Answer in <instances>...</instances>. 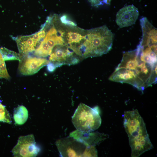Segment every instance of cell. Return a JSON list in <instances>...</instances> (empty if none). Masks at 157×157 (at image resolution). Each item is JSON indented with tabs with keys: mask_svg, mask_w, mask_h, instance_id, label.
<instances>
[{
	"mask_svg": "<svg viewBox=\"0 0 157 157\" xmlns=\"http://www.w3.org/2000/svg\"><path fill=\"white\" fill-rule=\"evenodd\" d=\"M109 80L130 84L142 92L156 83L157 64L143 60L136 49L126 51Z\"/></svg>",
	"mask_w": 157,
	"mask_h": 157,
	"instance_id": "obj_1",
	"label": "cell"
},
{
	"mask_svg": "<svg viewBox=\"0 0 157 157\" xmlns=\"http://www.w3.org/2000/svg\"><path fill=\"white\" fill-rule=\"evenodd\" d=\"M114 37L113 33L106 25L87 29L82 48L83 59L108 53L112 48Z\"/></svg>",
	"mask_w": 157,
	"mask_h": 157,
	"instance_id": "obj_2",
	"label": "cell"
},
{
	"mask_svg": "<svg viewBox=\"0 0 157 157\" xmlns=\"http://www.w3.org/2000/svg\"><path fill=\"white\" fill-rule=\"evenodd\" d=\"M98 106L93 108L81 103L72 117V122L77 130L83 132H91L100 126L101 119Z\"/></svg>",
	"mask_w": 157,
	"mask_h": 157,
	"instance_id": "obj_3",
	"label": "cell"
},
{
	"mask_svg": "<svg viewBox=\"0 0 157 157\" xmlns=\"http://www.w3.org/2000/svg\"><path fill=\"white\" fill-rule=\"evenodd\" d=\"M56 145L61 156L97 157V150L94 146H88L73 137L58 140Z\"/></svg>",
	"mask_w": 157,
	"mask_h": 157,
	"instance_id": "obj_4",
	"label": "cell"
},
{
	"mask_svg": "<svg viewBox=\"0 0 157 157\" xmlns=\"http://www.w3.org/2000/svg\"><path fill=\"white\" fill-rule=\"evenodd\" d=\"M81 60L79 57L64 44L56 45L53 48L49 60L56 68L63 65H75Z\"/></svg>",
	"mask_w": 157,
	"mask_h": 157,
	"instance_id": "obj_5",
	"label": "cell"
},
{
	"mask_svg": "<svg viewBox=\"0 0 157 157\" xmlns=\"http://www.w3.org/2000/svg\"><path fill=\"white\" fill-rule=\"evenodd\" d=\"M40 149L36 144L33 134L19 137L12 152L14 157H35Z\"/></svg>",
	"mask_w": 157,
	"mask_h": 157,
	"instance_id": "obj_6",
	"label": "cell"
},
{
	"mask_svg": "<svg viewBox=\"0 0 157 157\" xmlns=\"http://www.w3.org/2000/svg\"><path fill=\"white\" fill-rule=\"evenodd\" d=\"M123 118L124 126L129 137L147 132L144 121L137 110L125 111Z\"/></svg>",
	"mask_w": 157,
	"mask_h": 157,
	"instance_id": "obj_7",
	"label": "cell"
},
{
	"mask_svg": "<svg viewBox=\"0 0 157 157\" xmlns=\"http://www.w3.org/2000/svg\"><path fill=\"white\" fill-rule=\"evenodd\" d=\"M19 61L18 70L21 74L25 76L37 73L49 62L48 60L45 58L25 56L21 57Z\"/></svg>",
	"mask_w": 157,
	"mask_h": 157,
	"instance_id": "obj_8",
	"label": "cell"
},
{
	"mask_svg": "<svg viewBox=\"0 0 157 157\" xmlns=\"http://www.w3.org/2000/svg\"><path fill=\"white\" fill-rule=\"evenodd\" d=\"M44 39L42 33L39 31L35 34L28 36H22L15 38L20 57L34 51Z\"/></svg>",
	"mask_w": 157,
	"mask_h": 157,
	"instance_id": "obj_9",
	"label": "cell"
},
{
	"mask_svg": "<svg viewBox=\"0 0 157 157\" xmlns=\"http://www.w3.org/2000/svg\"><path fill=\"white\" fill-rule=\"evenodd\" d=\"M129 138L131 149V157H138L143 153L153 148L147 132L130 137Z\"/></svg>",
	"mask_w": 157,
	"mask_h": 157,
	"instance_id": "obj_10",
	"label": "cell"
},
{
	"mask_svg": "<svg viewBox=\"0 0 157 157\" xmlns=\"http://www.w3.org/2000/svg\"><path fill=\"white\" fill-rule=\"evenodd\" d=\"M139 15L138 9L134 6H126L117 12L116 22L120 28L128 27L135 23Z\"/></svg>",
	"mask_w": 157,
	"mask_h": 157,
	"instance_id": "obj_11",
	"label": "cell"
},
{
	"mask_svg": "<svg viewBox=\"0 0 157 157\" xmlns=\"http://www.w3.org/2000/svg\"><path fill=\"white\" fill-rule=\"evenodd\" d=\"M70 136L87 146H94L108 137L107 135L98 132H83L77 130L71 133Z\"/></svg>",
	"mask_w": 157,
	"mask_h": 157,
	"instance_id": "obj_12",
	"label": "cell"
},
{
	"mask_svg": "<svg viewBox=\"0 0 157 157\" xmlns=\"http://www.w3.org/2000/svg\"><path fill=\"white\" fill-rule=\"evenodd\" d=\"M28 116L27 108L23 105L19 106L14 110L13 118L15 124L22 125L27 121Z\"/></svg>",
	"mask_w": 157,
	"mask_h": 157,
	"instance_id": "obj_13",
	"label": "cell"
},
{
	"mask_svg": "<svg viewBox=\"0 0 157 157\" xmlns=\"http://www.w3.org/2000/svg\"><path fill=\"white\" fill-rule=\"evenodd\" d=\"M34 55L37 57H45L50 55L52 49L43 40L34 51Z\"/></svg>",
	"mask_w": 157,
	"mask_h": 157,
	"instance_id": "obj_14",
	"label": "cell"
},
{
	"mask_svg": "<svg viewBox=\"0 0 157 157\" xmlns=\"http://www.w3.org/2000/svg\"><path fill=\"white\" fill-rule=\"evenodd\" d=\"M0 51L4 60H18L19 61V54L5 47L0 48Z\"/></svg>",
	"mask_w": 157,
	"mask_h": 157,
	"instance_id": "obj_15",
	"label": "cell"
},
{
	"mask_svg": "<svg viewBox=\"0 0 157 157\" xmlns=\"http://www.w3.org/2000/svg\"><path fill=\"white\" fill-rule=\"evenodd\" d=\"M0 122L10 124L12 120L10 114L4 105L0 102Z\"/></svg>",
	"mask_w": 157,
	"mask_h": 157,
	"instance_id": "obj_16",
	"label": "cell"
},
{
	"mask_svg": "<svg viewBox=\"0 0 157 157\" xmlns=\"http://www.w3.org/2000/svg\"><path fill=\"white\" fill-rule=\"evenodd\" d=\"M0 78L9 80L10 77L7 70L6 65L0 52Z\"/></svg>",
	"mask_w": 157,
	"mask_h": 157,
	"instance_id": "obj_17",
	"label": "cell"
},
{
	"mask_svg": "<svg viewBox=\"0 0 157 157\" xmlns=\"http://www.w3.org/2000/svg\"><path fill=\"white\" fill-rule=\"evenodd\" d=\"M47 65V69L50 72H53L56 68L54 65L52 63L50 62Z\"/></svg>",
	"mask_w": 157,
	"mask_h": 157,
	"instance_id": "obj_18",
	"label": "cell"
}]
</instances>
